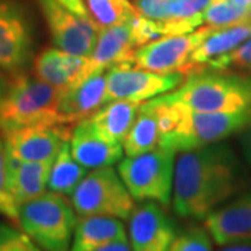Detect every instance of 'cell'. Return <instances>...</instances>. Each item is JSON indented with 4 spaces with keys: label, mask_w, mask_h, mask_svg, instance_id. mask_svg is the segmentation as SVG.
Listing matches in <instances>:
<instances>
[{
    "label": "cell",
    "mask_w": 251,
    "mask_h": 251,
    "mask_svg": "<svg viewBox=\"0 0 251 251\" xmlns=\"http://www.w3.org/2000/svg\"><path fill=\"white\" fill-rule=\"evenodd\" d=\"M246 186L244 166L229 144L181 151L175 162L173 208L181 218L204 221Z\"/></svg>",
    "instance_id": "obj_1"
},
{
    "label": "cell",
    "mask_w": 251,
    "mask_h": 251,
    "mask_svg": "<svg viewBox=\"0 0 251 251\" xmlns=\"http://www.w3.org/2000/svg\"><path fill=\"white\" fill-rule=\"evenodd\" d=\"M161 97L196 112H251V75L200 66L175 92Z\"/></svg>",
    "instance_id": "obj_2"
},
{
    "label": "cell",
    "mask_w": 251,
    "mask_h": 251,
    "mask_svg": "<svg viewBox=\"0 0 251 251\" xmlns=\"http://www.w3.org/2000/svg\"><path fill=\"white\" fill-rule=\"evenodd\" d=\"M159 98L171 105L175 116V126L168 134L162 135L159 147L169 148L175 152L221 143L230 135L240 134L251 125V112H196L177 102L166 100L161 95Z\"/></svg>",
    "instance_id": "obj_3"
},
{
    "label": "cell",
    "mask_w": 251,
    "mask_h": 251,
    "mask_svg": "<svg viewBox=\"0 0 251 251\" xmlns=\"http://www.w3.org/2000/svg\"><path fill=\"white\" fill-rule=\"evenodd\" d=\"M59 94L36 75L25 73L11 78L7 94L0 99V134L32 126L60 125Z\"/></svg>",
    "instance_id": "obj_4"
},
{
    "label": "cell",
    "mask_w": 251,
    "mask_h": 251,
    "mask_svg": "<svg viewBox=\"0 0 251 251\" xmlns=\"http://www.w3.org/2000/svg\"><path fill=\"white\" fill-rule=\"evenodd\" d=\"M77 214L67 198L44 193L18 208L20 227L44 251H70Z\"/></svg>",
    "instance_id": "obj_5"
},
{
    "label": "cell",
    "mask_w": 251,
    "mask_h": 251,
    "mask_svg": "<svg viewBox=\"0 0 251 251\" xmlns=\"http://www.w3.org/2000/svg\"><path fill=\"white\" fill-rule=\"evenodd\" d=\"M175 151L158 147L119 162L117 173L134 201H155L169 206L173 191Z\"/></svg>",
    "instance_id": "obj_6"
},
{
    "label": "cell",
    "mask_w": 251,
    "mask_h": 251,
    "mask_svg": "<svg viewBox=\"0 0 251 251\" xmlns=\"http://www.w3.org/2000/svg\"><path fill=\"white\" fill-rule=\"evenodd\" d=\"M70 197L75 214L80 216L128 219L135 206L134 198L112 166L97 168L87 173Z\"/></svg>",
    "instance_id": "obj_7"
},
{
    "label": "cell",
    "mask_w": 251,
    "mask_h": 251,
    "mask_svg": "<svg viewBox=\"0 0 251 251\" xmlns=\"http://www.w3.org/2000/svg\"><path fill=\"white\" fill-rule=\"evenodd\" d=\"M214 29L206 25L188 34L162 36L138 46L133 53L131 63L148 72L161 74L184 73L188 75L197 70L190 64V54Z\"/></svg>",
    "instance_id": "obj_8"
},
{
    "label": "cell",
    "mask_w": 251,
    "mask_h": 251,
    "mask_svg": "<svg viewBox=\"0 0 251 251\" xmlns=\"http://www.w3.org/2000/svg\"><path fill=\"white\" fill-rule=\"evenodd\" d=\"M34 32L24 9L0 0V70L11 78L25 74L34 60Z\"/></svg>",
    "instance_id": "obj_9"
},
{
    "label": "cell",
    "mask_w": 251,
    "mask_h": 251,
    "mask_svg": "<svg viewBox=\"0 0 251 251\" xmlns=\"http://www.w3.org/2000/svg\"><path fill=\"white\" fill-rule=\"evenodd\" d=\"M186 77L184 73L161 74L135 67L133 63H119L106 72V100L125 99L141 103L176 90Z\"/></svg>",
    "instance_id": "obj_10"
},
{
    "label": "cell",
    "mask_w": 251,
    "mask_h": 251,
    "mask_svg": "<svg viewBox=\"0 0 251 251\" xmlns=\"http://www.w3.org/2000/svg\"><path fill=\"white\" fill-rule=\"evenodd\" d=\"M54 45L67 53L88 57L99 27L91 17H81L64 7L59 0H39Z\"/></svg>",
    "instance_id": "obj_11"
},
{
    "label": "cell",
    "mask_w": 251,
    "mask_h": 251,
    "mask_svg": "<svg viewBox=\"0 0 251 251\" xmlns=\"http://www.w3.org/2000/svg\"><path fill=\"white\" fill-rule=\"evenodd\" d=\"M176 233L173 219L155 201H143L128 216L131 251H166Z\"/></svg>",
    "instance_id": "obj_12"
},
{
    "label": "cell",
    "mask_w": 251,
    "mask_h": 251,
    "mask_svg": "<svg viewBox=\"0 0 251 251\" xmlns=\"http://www.w3.org/2000/svg\"><path fill=\"white\" fill-rule=\"evenodd\" d=\"M72 130L67 125L32 126L1 134L6 151L25 162L53 161Z\"/></svg>",
    "instance_id": "obj_13"
},
{
    "label": "cell",
    "mask_w": 251,
    "mask_h": 251,
    "mask_svg": "<svg viewBox=\"0 0 251 251\" xmlns=\"http://www.w3.org/2000/svg\"><path fill=\"white\" fill-rule=\"evenodd\" d=\"M204 227L219 247L251 240V183L206 216Z\"/></svg>",
    "instance_id": "obj_14"
},
{
    "label": "cell",
    "mask_w": 251,
    "mask_h": 251,
    "mask_svg": "<svg viewBox=\"0 0 251 251\" xmlns=\"http://www.w3.org/2000/svg\"><path fill=\"white\" fill-rule=\"evenodd\" d=\"M106 102V70H98L59 94V123L77 125L94 115Z\"/></svg>",
    "instance_id": "obj_15"
},
{
    "label": "cell",
    "mask_w": 251,
    "mask_h": 251,
    "mask_svg": "<svg viewBox=\"0 0 251 251\" xmlns=\"http://www.w3.org/2000/svg\"><path fill=\"white\" fill-rule=\"evenodd\" d=\"M69 144L73 158L87 169L113 166L123 159L125 153L122 144L110 143L100 137L87 120L74 125Z\"/></svg>",
    "instance_id": "obj_16"
},
{
    "label": "cell",
    "mask_w": 251,
    "mask_h": 251,
    "mask_svg": "<svg viewBox=\"0 0 251 251\" xmlns=\"http://www.w3.org/2000/svg\"><path fill=\"white\" fill-rule=\"evenodd\" d=\"M135 49L131 21L115 27L99 28L95 46L87 57L85 77L98 70H108L119 63H131Z\"/></svg>",
    "instance_id": "obj_17"
},
{
    "label": "cell",
    "mask_w": 251,
    "mask_h": 251,
    "mask_svg": "<svg viewBox=\"0 0 251 251\" xmlns=\"http://www.w3.org/2000/svg\"><path fill=\"white\" fill-rule=\"evenodd\" d=\"M87 57L67 53L62 49H46L34 62V72L38 78L63 92L78 84L85 77Z\"/></svg>",
    "instance_id": "obj_18"
},
{
    "label": "cell",
    "mask_w": 251,
    "mask_h": 251,
    "mask_svg": "<svg viewBox=\"0 0 251 251\" xmlns=\"http://www.w3.org/2000/svg\"><path fill=\"white\" fill-rule=\"evenodd\" d=\"M6 161L10 191L18 208L45 193L53 161L25 162L7 151Z\"/></svg>",
    "instance_id": "obj_19"
},
{
    "label": "cell",
    "mask_w": 251,
    "mask_h": 251,
    "mask_svg": "<svg viewBox=\"0 0 251 251\" xmlns=\"http://www.w3.org/2000/svg\"><path fill=\"white\" fill-rule=\"evenodd\" d=\"M119 240H127L123 222L113 216H81L77 221L70 251H95Z\"/></svg>",
    "instance_id": "obj_20"
},
{
    "label": "cell",
    "mask_w": 251,
    "mask_h": 251,
    "mask_svg": "<svg viewBox=\"0 0 251 251\" xmlns=\"http://www.w3.org/2000/svg\"><path fill=\"white\" fill-rule=\"evenodd\" d=\"M140 105L141 103L125 99L108 100V103L102 105L85 120L105 140L110 143L123 144L138 115Z\"/></svg>",
    "instance_id": "obj_21"
},
{
    "label": "cell",
    "mask_w": 251,
    "mask_h": 251,
    "mask_svg": "<svg viewBox=\"0 0 251 251\" xmlns=\"http://www.w3.org/2000/svg\"><path fill=\"white\" fill-rule=\"evenodd\" d=\"M251 38V24H240L226 28H215L190 54V64L198 69L224 54L232 52L237 46Z\"/></svg>",
    "instance_id": "obj_22"
},
{
    "label": "cell",
    "mask_w": 251,
    "mask_h": 251,
    "mask_svg": "<svg viewBox=\"0 0 251 251\" xmlns=\"http://www.w3.org/2000/svg\"><path fill=\"white\" fill-rule=\"evenodd\" d=\"M161 130L156 113L147 102H141L138 115L123 141L126 156H135L159 147Z\"/></svg>",
    "instance_id": "obj_23"
},
{
    "label": "cell",
    "mask_w": 251,
    "mask_h": 251,
    "mask_svg": "<svg viewBox=\"0 0 251 251\" xmlns=\"http://www.w3.org/2000/svg\"><path fill=\"white\" fill-rule=\"evenodd\" d=\"M87 173V168H84L73 158L70 144L66 141L52 162L48 188L62 196H72L74 188L78 186Z\"/></svg>",
    "instance_id": "obj_24"
},
{
    "label": "cell",
    "mask_w": 251,
    "mask_h": 251,
    "mask_svg": "<svg viewBox=\"0 0 251 251\" xmlns=\"http://www.w3.org/2000/svg\"><path fill=\"white\" fill-rule=\"evenodd\" d=\"M91 18L99 28L130 23L140 13L128 0H85Z\"/></svg>",
    "instance_id": "obj_25"
},
{
    "label": "cell",
    "mask_w": 251,
    "mask_h": 251,
    "mask_svg": "<svg viewBox=\"0 0 251 251\" xmlns=\"http://www.w3.org/2000/svg\"><path fill=\"white\" fill-rule=\"evenodd\" d=\"M204 23L212 28L251 24V9L242 7L232 0H211L204 11Z\"/></svg>",
    "instance_id": "obj_26"
},
{
    "label": "cell",
    "mask_w": 251,
    "mask_h": 251,
    "mask_svg": "<svg viewBox=\"0 0 251 251\" xmlns=\"http://www.w3.org/2000/svg\"><path fill=\"white\" fill-rule=\"evenodd\" d=\"M202 67L211 70L242 73L251 75V38L243 42L240 46H237L232 52L206 63Z\"/></svg>",
    "instance_id": "obj_27"
},
{
    "label": "cell",
    "mask_w": 251,
    "mask_h": 251,
    "mask_svg": "<svg viewBox=\"0 0 251 251\" xmlns=\"http://www.w3.org/2000/svg\"><path fill=\"white\" fill-rule=\"evenodd\" d=\"M166 251H214L212 239L205 227L190 226L176 233Z\"/></svg>",
    "instance_id": "obj_28"
},
{
    "label": "cell",
    "mask_w": 251,
    "mask_h": 251,
    "mask_svg": "<svg viewBox=\"0 0 251 251\" xmlns=\"http://www.w3.org/2000/svg\"><path fill=\"white\" fill-rule=\"evenodd\" d=\"M0 215L17 222L18 205L11 196L7 176V161H6V147L3 137L0 134Z\"/></svg>",
    "instance_id": "obj_29"
},
{
    "label": "cell",
    "mask_w": 251,
    "mask_h": 251,
    "mask_svg": "<svg viewBox=\"0 0 251 251\" xmlns=\"http://www.w3.org/2000/svg\"><path fill=\"white\" fill-rule=\"evenodd\" d=\"M211 0H172L163 20H202Z\"/></svg>",
    "instance_id": "obj_30"
},
{
    "label": "cell",
    "mask_w": 251,
    "mask_h": 251,
    "mask_svg": "<svg viewBox=\"0 0 251 251\" xmlns=\"http://www.w3.org/2000/svg\"><path fill=\"white\" fill-rule=\"evenodd\" d=\"M0 251H44L27 233L0 224Z\"/></svg>",
    "instance_id": "obj_31"
},
{
    "label": "cell",
    "mask_w": 251,
    "mask_h": 251,
    "mask_svg": "<svg viewBox=\"0 0 251 251\" xmlns=\"http://www.w3.org/2000/svg\"><path fill=\"white\" fill-rule=\"evenodd\" d=\"M172 0H133L140 16L151 20H163L165 11Z\"/></svg>",
    "instance_id": "obj_32"
},
{
    "label": "cell",
    "mask_w": 251,
    "mask_h": 251,
    "mask_svg": "<svg viewBox=\"0 0 251 251\" xmlns=\"http://www.w3.org/2000/svg\"><path fill=\"white\" fill-rule=\"evenodd\" d=\"M239 143H240V148H242L244 161L247 162V165L251 168V125L240 133Z\"/></svg>",
    "instance_id": "obj_33"
},
{
    "label": "cell",
    "mask_w": 251,
    "mask_h": 251,
    "mask_svg": "<svg viewBox=\"0 0 251 251\" xmlns=\"http://www.w3.org/2000/svg\"><path fill=\"white\" fill-rule=\"evenodd\" d=\"M59 1L62 3L64 7H67L70 11L75 13L77 16H81V17H91L90 13H88V10H87L82 0H59Z\"/></svg>",
    "instance_id": "obj_34"
},
{
    "label": "cell",
    "mask_w": 251,
    "mask_h": 251,
    "mask_svg": "<svg viewBox=\"0 0 251 251\" xmlns=\"http://www.w3.org/2000/svg\"><path fill=\"white\" fill-rule=\"evenodd\" d=\"M95 251H131V247H130L127 240H119V242L106 244V246H103V247H100Z\"/></svg>",
    "instance_id": "obj_35"
},
{
    "label": "cell",
    "mask_w": 251,
    "mask_h": 251,
    "mask_svg": "<svg viewBox=\"0 0 251 251\" xmlns=\"http://www.w3.org/2000/svg\"><path fill=\"white\" fill-rule=\"evenodd\" d=\"M218 251H251V240L221 246V249Z\"/></svg>",
    "instance_id": "obj_36"
},
{
    "label": "cell",
    "mask_w": 251,
    "mask_h": 251,
    "mask_svg": "<svg viewBox=\"0 0 251 251\" xmlns=\"http://www.w3.org/2000/svg\"><path fill=\"white\" fill-rule=\"evenodd\" d=\"M10 88V81L6 78V75L0 70V99L3 98Z\"/></svg>",
    "instance_id": "obj_37"
},
{
    "label": "cell",
    "mask_w": 251,
    "mask_h": 251,
    "mask_svg": "<svg viewBox=\"0 0 251 251\" xmlns=\"http://www.w3.org/2000/svg\"><path fill=\"white\" fill-rule=\"evenodd\" d=\"M236 4L242 6V7H246V9H251V0H232Z\"/></svg>",
    "instance_id": "obj_38"
}]
</instances>
